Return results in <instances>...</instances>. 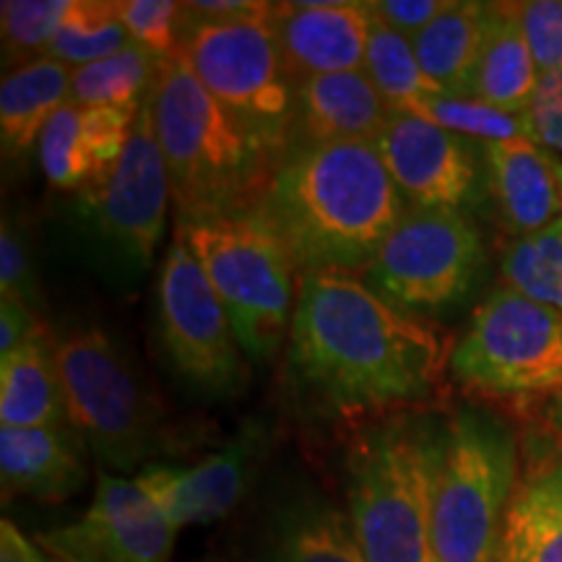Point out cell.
I'll return each mask as SVG.
<instances>
[{"instance_id":"18","label":"cell","mask_w":562,"mask_h":562,"mask_svg":"<svg viewBox=\"0 0 562 562\" xmlns=\"http://www.w3.org/2000/svg\"><path fill=\"white\" fill-rule=\"evenodd\" d=\"M83 438L74 427H0V480L5 497L60 503L87 482Z\"/></svg>"},{"instance_id":"14","label":"cell","mask_w":562,"mask_h":562,"mask_svg":"<svg viewBox=\"0 0 562 562\" xmlns=\"http://www.w3.org/2000/svg\"><path fill=\"white\" fill-rule=\"evenodd\" d=\"M271 448V430L266 419L243 422V427L193 467L149 463L133 476L146 495L157 503L175 529L191 524H211L227 518L240 505L261 472Z\"/></svg>"},{"instance_id":"33","label":"cell","mask_w":562,"mask_h":562,"mask_svg":"<svg viewBox=\"0 0 562 562\" xmlns=\"http://www.w3.org/2000/svg\"><path fill=\"white\" fill-rule=\"evenodd\" d=\"M117 16L128 30L131 40L157 55L159 60H170L180 55L182 21L186 9L172 0H117Z\"/></svg>"},{"instance_id":"24","label":"cell","mask_w":562,"mask_h":562,"mask_svg":"<svg viewBox=\"0 0 562 562\" xmlns=\"http://www.w3.org/2000/svg\"><path fill=\"white\" fill-rule=\"evenodd\" d=\"M501 552L505 562H562V461L544 463L518 482Z\"/></svg>"},{"instance_id":"1","label":"cell","mask_w":562,"mask_h":562,"mask_svg":"<svg viewBox=\"0 0 562 562\" xmlns=\"http://www.w3.org/2000/svg\"><path fill=\"white\" fill-rule=\"evenodd\" d=\"M286 360L323 412L370 417L430 398L451 351L360 273L311 271L297 277Z\"/></svg>"},{"instance_id":"12","label":"cell","mask_w":562,"mask_h":562,"mask_svg":"<svg viewBox=\"0 0 562 562\" xmlns=\"http://www.w3.org/2000/svg\"><path fill=\"white\" fill-rule=\"evenodd\" d=\"M157 328L167 362L182 383L211 398L245 391L250 370L229 315L178 235L159 269Z\"/></svg>"},{"instance_id":"44","label":"cell","mask_w":562,"mask_h":562,"mask_svg":"<svg viewBox=\"0 0 562 562\" xmlns=\"http://www.w3.org/2000/svg\"><path fill=\"white\" fill-rule=\"evenodd\" d=\"M490 562H505V558H503V552H497V554H495V558H492Z\"/></svg>"},{"instance_id":"4","label":"cell","mask_w":562,"mask_h":562,"mask_svg":"<svg viewBox=\"0 0 562 562\" xmlns=\"http://www.w3.org/2000/svg\"><path fill=\"white\" fill-rule=\"evenodd\" d=\"M432 442L435 427L393 417L351 446L347 516L368 562H440L432 529Z\"/></svg>"},{"instance_id":"11","label":"cell","mask_w":562,"mask_h":562,"mask_svg":"<svg viewBox=\"0 0 562 562\" xmlns=\"http://www.w3.org/2000/svg\"><path fill=\"white\" fill-rule=\"evenodd\" d=\"M487 252L480 229L451 209H406L364 273L402 313H442L480 284Z\"/></svg>"},{"instance_id":"15","label":"cell","mask_w":562,"mask_h":562,"mask_svg":"<svg viewBox=\"0 0 562 562\" xmlns=\"http://www.w3.org/2000/svg\"><path fill=\"white\" fill-rule=\"evenodd\" d=\"M375 146L406 209L463 211L474 201L482 175L472 140L393 110Z\"/></svg>"},{"instance_id":"22","label":"cell","mask_w":562,"mask_h":562,"mask_svg":"<svg viewBox=\"0 0 562 562\" xmlns=\"http://www.w3.org/2000/svg\"><path fill=\"white\" fill-rule=\"evenodd\" d=\"M74 68L53 58L9 70L0 83V140L5 159H21L40 144L55 112L70 102Z\"/></svg>"},{"instance_id":"34","label":"cell","mask_w":562,"mask_h":562,"mask_svg":"<svg viewBox=\"0 0 562 562\" xmlns=\"http://www.w3.org/2000/svg\"><path fill=\"white\" fill-rule=\"evenodd\" d=\"M0 297L24 302L34 313L45 305L37 266H34L32 237L16 216H5L0 229Z\"/></svg>"},{"instance_id":"5","label":"cell","mask_w":562,"mask_h":562,"mask_svg":"<svg viewBox=\"0 0 562 562\" xmlns=\"http://www.w3.org/2000/svg\"><path fill=\"white\" fill-rule=\"evenodd\" d=\"M518 487V442L484 409L456 412L435 427L432 529L440 562H490Z\"/></svg>"},{"instance_id":"13","label":"cell","mask_w":562,"mask_h":562,"mask_svg":"<svg viewBox=\"0 0 562 562\" xmlns=\"http://www.w3.org/2000/svg\"><path fill=\"white\" fill-rule=\"evenodd\" d=\"M178 529L136 480L97 476L94 501L74 524L42 531L53 562H170Z\"/></svg>"},{"instance_id":"16","label":"cell","mask_w":562,"mask_h":562,"mask_svg":"<svg viewBox=\"0 0 562 562\" xmlns=\"http://www.w3.org/2000/svg\"><path fill=\"white\" fill-rule=\"evenodd\" d=\"M281 66L292 87L315 76L364 70L372 11L349 0H294L271 3L269 16Z\"/></svg>"},{"instance_id":"28","label":"cell","mask_w":562,"mask_h":562,"mask_svg":"<svg viewBox=\"0 0 562 562\" xmlns=\"http://www.w3.org/2000/svg\"><path fill=\"white\" fill-rule=\"evenodd\" d=\"M131 42L128 30L117 16V0H70L45 58L76 70L125 50Z\"/></svg>"},{"instance_id":"23","label":"cell","mask_w":562,"mask_h":562,"mask_svg":"<svg viewBox=\"0 0 562 562\" xmlns=\"http://www.w3.org/2000/svg\"><path fill=\"white\" fill-rule=\"evenodd\" d=\"M258 562H368L349 516L321 497L279 510Z\"/></svg>"},{"instance_id":"25","label":"cell","mask_w":562,"mask_h":562,"mask_svg":"<svg viewBox=\"0 0 562 562\" xmlns=\"http://www.w3.org/2000/svg\"><path fill=\"white\" fill-rule=\"evenodd\" d=\"M484 30H487V3L453 0L430 26H425L412 40L422 70L442 94L469 97Z\"/></svg>"},{"instance_id":"39","label":"cell","mask_w":562,"mask_h":562,"mask_svg":"<svg viewBox=\"0 0 562 562\" xmlns=\"http://www.w3.org/2000/svg\"><path fill=\"white\" fill-rule=\"evenodd\" d=\"M40 326L42 323L37 321V313L32 307H26L24 302L0 297V357L11 355Z\"/></svg>"},{"instance_id":"21","label":"cell","mask_w":562,"mask_h":562,"mask_svg":"<svg viewBox=\"0 0 562 562\" xmlns=\"http://www.w3.org/2000/svg\"><path fill=\"white\" fill-rule=\"evenodd\" d=\"M539 66L526 40L518 3H487V30L469 97L524 115L539 83Z\"/></svg>"},{"instance_id":"29","label":"cell","mask_w":562,"mask_h":562,"mask_svg":"<svg viewBox=\"0 0 562 562\" xmlns=\"http://www.w3.org/2000/svg\"><path fill=\"white\" fill-rule=\"evenodd\" d=\"M501 273L503 286L562 313V216L542 232L510 240Z\"/></svg>"},{"instance_id":"30","label":"cell","mask_w":562,"mask_h":562,"mask_svg":"<svg viewBox=\"0 0 562 562\" xmlns=\"http://www.w3.org/2000/svg\"><path fill=\"white\" fill-rule=\"evenodd\" d=\"M414 115L425 117L442 131L456 133L467 140H484L487 144H501V140L529 138V123L526 115L518 112H505L484 104L474 97L456 94H435L414 110Z\"/></svg>"},{"instance_id":"40","label":"cell","mask_w":562,"mask_h":562,"mask_svg":"<svg viewBox=\"0 0 562 562\" xmlns=\"http://www.w3.org/2000/svg\"><path fill=\"white\" fill-rule=\"evenodd\" d=\"M186 11L195 19L229 21V19H256L266 16L271 3H256V0H199V3H182Z\"/></svg>"},{"instance_id":"35","label":"cell","mask_w":562,"mask_h":562,"mask_svg":"<svg viewBox=\"0 0 562 562\" xmlns=\"http://www.w3.org/2000/svg\"><path fill=\"white\" fill-rule=\"evenodd\" d=\"M136 115L138 112L117 108H81V136L97 180L108 175L128 149Z\"/></svg>"},{"instance_id":"6","label":"cell","mask_w":562,"mask_h":562,"mask_svg":"<svg viewBox=\"0 0 562 562\" xmlns=\"http://www.w3.org/2000/svg\"><path fill=\"white\" fill-rule=\"evenodd\" d=\"M182 243L206 271L250 360H271L290 331L294 269L290 252L258 209L178 222Z\"/></svg>"},{"instance_id":"43","label":"cell","mask_w":562,"mask_h":562,"mask_svg":"<svg viewBox=\"0 0 562 562\" xmlns=\"http://www.w3.org/2000/svg\"><path fill=\"white\" fill-rule=\"evenodd\" d=\"M552 170H554V178H558L560 199H562V159L560 157H552Z\"/></svg>"},{"instance_id":"31","label":"cell","mask_w":562,"mask_h":562,"mask_svg":"<svg viewBox=\"0 0 562 562\" xmlns=\"http://www.w3.org/2000/svg\"><path fill=\"white\" fill-rule=\"evenodd\" d=\"M68 9L70 0H5L0 5L5 74L45 58Z\"/></svg>"},{"instance_id":"41","label":"cell","mask_w":562,"mask_h":562,"mask_svg":"<svg viewBox=\"0 0 562 562\" xmlns=\"http://www.w3.org/2000/svg\"><path fill=\"white\" fill-rule=\"evenodd\" d=\"M0 562H53L37 542H30L16 524H0Z\"/></svg>"},{"instance_id":"42","label":"cell","mask_w":562,"mask_h":562,"mask_svg":"<svg viewBox=\"0 0 562 562\" xmlns=\"http://www.w3.org/2000/svg\"><path fill=\"white\" fill-rule=\"evenodd\" d=\"M552 425H554V430H558L560 442H562V393L560 396H554V402H552Z\"/></svg>"},{"instance_id":"37","label":"cell","mask_w":562,"mask_h":562,"mask_svg":"<svg viewBox=\"0 0 562 562\" xmlns=\"http://www.w3.org/2000/svg\"><path fill=\"white\" fill-rule=\"evenodd\" d=\"M524 115L533 144L552 157L562 154V68L539 76L537 91Z\"/></svg>"},{"instance_id":"19","label":"cell","mask_w":562,"mask_h":562,"mask_svg":"<svg viewBox=\"0 0 562 562\" xmlns=\"http://www.w3.org/2000/svg\"><path fill=\"white\" fill-rule=\"evenodd\" d=\"M487 186L501 222L516 237L533 235L562 216L560 186L552 154L531 138H513L484 146Z\"/></svg>"},{"instance_id":"20","label":"cell","mask_w":562,"mask_h":562,"mask_svg":"<svg viewBox=\"0 0 562 562\" xmlns=\"http://www.w3.org/2000/svg\"><path fill=\"white\" fill-rule=\"evenodd\" d=\"M68 404L55 339L40 326L11 355L0 357V427H68Z\"/></svg>"},{"instance_id":"10","label":"cell","mask_w":562,"mask_h":562,"mask_svg":"<svg viewBox=\"0 0 562 562\" xmlns=\"http://www.w3.org/2000/svg\"><path fill=\"white\" fill-rule=\"evenodd\" d=\"M170 199L151 87L133 123L128 149L108 175L79 191L76 214L97 258L115 273L138 277L154 263Z\"/></svg>"},{"instance_id":"9","label":"cell","mask_w":562,"mask_h":562,"mask_svg":"<svg viewBox=\"0 0 562 562\" xmlns=\"http://www.w3.org/2000/svg\"><path fill=\"white\" fill-rule=\"evenodd\" d=\"M448 370L484 398L562 393V313L497 286L451 349Z\"/></svg>"},{"instance_id":"36","label":"cell","mask_w":562,"mask_h":562,"mask_svg":"<svg viewBox=\"0 0 562 562\" xmlns=\"http://www.w3.org/2000/svg\"><path fill=\"white\" fill-rule=\"evenodd\" d=\"M518 13L539 74L562 68V0H526Z\"/></svg>"},{"instance_id":"3","label":"cell","mask_w":562,"mask_h":562,"mask_svg":"<svg viewBox=\"0 0 562 562\" xmlns=\"http://www.w3.org/2000/svg\"><path fill=\"white\" fill-rule=\"evenodd\" d=\"M154 125L178 222L256 209L281 161L203 89L182 53L161 60Z\"/></svg>"},{"instance_id":"32","label":"cell","mask_w":562,"mask_h":562,"mask_svg":"<svg viewBox=\"0 0 562 562\" xmlns=\"http://www.w3.org/2000/svg\"><path fill=\"white\" fill-rule=\"evenodd\" d=\"M40 165L45 178L60 191H83L97 180L87 144L81 136V108L68 102L47 123L40 144Z\"/></svg>"},{"instance_id":"38","label":"cell","mask_w":562,"mask_h":562,"mask_svg":"<svg viewBox=\"0 0 562 562\" xmlns=\"http://www.w3.org/2000/svg\"><path fill=\"white\" fill-rule=\"evenodd\" d=\"M451 3L453 0H375V3H370V11L391 30L414 40Z\"/></svg>"},{"instance_id":"7","label":"cell","mask_w":562,"mask_h":562,"mask_svg":"<svg viewBox=\"0 0 562 562\" xmlns=\"http://www.w3.org/2000/svg\"><path fill=\"white\" fill-rule=\"evenodd\" d=\"M55 355L68 422L97 459L115 472L149 467L165 448V412L123 344L87 326L55 339Z\"/></svg>"},{"instance_id":"17","label":"cell","mask_w":562,"mask_h":562,"mask_svg":"<svg viewBox=\"0 0 562 562\" xmlns=\"http://www.w3.org/2000/svg\"><path fill=\"white\" fill-rule=\"evenodd\" d=\"M391 112V104L383 100L364 70L315 76L294 89L290 149L323 144H375Z\"/></svg>"},{"instance_id":"26","label":"cell","mask_w":562,"mask_h":562,"mask_svg":"<svg viewBox=\"0 0 562 562\" xmlns=\"http://www.w3.org/2000/svg\"><path fill=\"white\" fill-rule=\"evenodd\" d=\"M161 60L157 55L131 42L121 53L89 66L76 68L70 76V102L79 108H117L138 112L157 81Z\"/></svg>"},{"instance_id":"27","label":"cell","mask_w":562,"mask_h":562,"mask_svg":"<svg viewBox=\"0 0 562 562\" xmlns=\"http://www.w3.org/2000/svg\"><path fill=\"white\" fill-rule=\"evenodd\" d=\"M364 74L381 91L383 100L391 104V110L414 112L425 100L442 94L422 70L412 40L383 24L375 13H372L370 24Z\"/></svg>"},{"instance_id":"2","label":"cell","mask_w":562,"mask_h":562,"mask_svg":"<svg viewBox=\"0 0 562 562\" xmlns=\"http://www.w3.org/2000/svg\"><path fill=\"white\" fill-rule=\"evenodd\" d=\"M256 209L277 229L297 277H364L406 201L375 144H323L286 151Z\"/></svg>"},{"instance_id":"8","label":"cell","mask_w":562,"mask_h":562,"mask_svg":"<svg viewBox=\"0 0 562 562\" xmlns=\"http://www.w3.org/2000/svg\"><path fill=\"white\" fill-rule=\"evenodd\" d=\"M266 16L209 21L186 11L180 53L203 89L281 159L290 149L294 87Z\"/></svg>"}]
</instances>
